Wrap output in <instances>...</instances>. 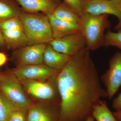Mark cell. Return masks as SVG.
Instances as JSON below:
<instances>
[{
  "mask_svg": "<svg viewBox=\"0 0 121 121\" xmlns=\"http://www.w3.org/2000/svg\"><path fill=\"white\" fill-rule=\"evenodd\" d=\"M60 97V121H85L94 107L108 98L86 48L71 59L57 76Z\"/></svg>",
  "mask_w": 121,
  "mask_h": 121,
  "instance_id": "1",
  "label": "cell"
},
{
  "mask_svg": "<svg viewBox=\"0 0 121 121\" xmlns=\"http://www.w3.org/2000/svg\"><path fill=\"white\" fill-rule=\"evenodd\" d=\"M107 14L94 15L83 13L80 16V32L86 42L87 50L94 51L103 45L105 32L111 26Z\"/></svg>",
  "mask_w": 121,
  "mask_h": 121,
  "instance_id": "2",
  "label": "cell"
},
{
  "mask_svg": "<svg viewBox=\"0 0 121 121\" xmlns=\"http://www.w3.org/2000/svg\"><path fill=\"white\" fill-rule=\"evenodd\" d=\"M28 45L48 43L53 39L47 15L22 12L19 16Z\"/></svg>",
  "mask_w": 121,
  "mask_h": 121,
  "instance_id": "3",
  "label": "cell"
},
{
  "mask_svg": "<svg viewBox=\"0 0 121 121\" xmlns=\"http://www.w3.org/2000/svg\"><path fill=\"white\" fill-rule=\"evenodd\" d=\"M0 91L20 109L27 111L31 105L20 83L10 74H2L0 80Z\"/></svg>",
  "mask_w": 121,
  "mask_h": 121,
  "instance_id": "4",
  "label": "cell"
},
{
  "mask_svg": "<svg viewBox=\"0 0 121 121\" xmlns=\"http://www.w3.org/2000/svg\"><path fill=\"white\" fill-rule=\"evenodd\" d=\"M60 71L51 68L43 64L17 67L10 74L17 81L41 80L50 79L58 74Z\"/></svg>",
  "mask_w": 121,
  "mask_h": 121,
  "instance_id": "5",
  "label": "cell"
},
{
  "mask_svg": "<svg viewBox=\"0 0 121 121\" xmlns=\"http://www.w3.org/2000/svg\"><path fill=\"white\" fill-rule=\"evenodd\" d=\"M57 75L53 77L50 82L32 80L19 82L27 92L33 97L43 100H55L58 97L60 98L57 86Z\"/></svg>",
  "mask_w": 121,
  "mask_h": 121,
  "instance_id": "6",
  "label": "cell"
},
{
  "mask_svg": "<svg viewBox=\"0 0 121 121\" xmlns=\"http://www.w3.org/2000/svg\"><path fill=\"white\" fill-rule=\"evenodd\" d=\"M108 98L111 99L121 86V52L115 53L109 62L108 70L101 76Z\"/></svg>",
  "mask_w": 121,
  "mask_h": 121,
  "instance_id": "7",
  "label": "cell"
},
{
  "mask_svg": "<svg viewBox=\"0 0 121 121\" xmlns=\"http://www.w3.org/2000/svg\"><path fill=\"white\" fill-rule=\"evenodd\" d=\"M83 13L114 15L121 23V0H82Z\"/></svg>",
  "mask_w": 121,
  "mask_h": 121,
  "instance_id": "8",
  "label": "cell"
},
{
  "mask_svg": "<svg viewBox=\"0 0 121 121\" xmlns=\"http://www.w3.org/2000/svg\"><path fill=\"white\" fill-rule=\"evenodd\" d=\"M48 44L56 51L71 57L86 47V39L80 32L53 39Z\"/></svg>",
  "mask_w": 121,
  "mask_h": 121,
  "instance_id": "9",
  "label": "cell"
},
{
  "mask_svg": "<svg viewBox=\"0 0 121 121\" xmlns=\"http://www.w3.org/2000/svg\"><path fill=\"white\" fill-rule=\"evenodd\" d=\"M46 43L28 45L16 50L13 56L17 67L43 63V55Z\"/></svg>",
  "mask_w": 121,
  "mask_h": 121,
  "instance_id": "10",
  "label": "cell"
},
{
  "mask_svg": "<svg viewBox=\"0 0 121 121\" xmlns=\"http://www.w3.org/2000/svg\"><path fill=\"white\" fill-rule=\"evenodd\" d=\"M27 121H60V105H31L27 110Z\"/></svg>",
  "mask_w": 121,
  "mask_h": 121,
  "instance_id": "11",
  "label": "cell"
},
{
  "mask_svg": "<svg viewBox=\"0 0 121 121\" xmlns=\"http://www.w3.org/2000/svg\"><path fill=\"white\" fill-rule=\"evenodd\" d=\"M26 12H42L46 15L52 14L60 4L59 0H14Z\"/></svg>",
  "mask_w": 121,
  "mask_h": 121,
  "instance_id": "12",
  "label": "cell"
},
{
  "mask_svg": "<svg viewBox=\"0 0 121 121\" xmlns=\"http://www.w3.org/2000/svg\"><path fill=\"white\" fill-rule=\"evenodd\" d=\"M47 15L49 19L51 27L53 39H59L80 32L79 24L58 19L54 17L52 14Z\"/></svg>",
  "mask_w": 121,
  "mask_h": 121,
  "instance_id": "13",
  "label": "cell"
},
{
  "mask_svg": "<svg viewBox=\"0 0 121 121\" xmlns=\"http://www.w3.org/2000/svg\"><path fill=\"white\" fill-rule=\"evenodd\" d=\"M71 58L56 51L48 44L44 52L43 63L49 67L60 71L67 65Z\"/></svg>",
  "mask_w": 121,
  "mask_h": 121,
  "instance_id": "14",
  "label": "cell"
},
{
  "mask_svg": "<svg viewBox=\"0 0 121 121\" xmlns=\"http://www.w3.org/2000/svg\"><path fill=\"white\" fill-rule=\"evenodd\" d=\"M1 31L5 45L9 49L17 50L28 45V40L24 31L2 30Z\"/></svg>",
  "mask_w": 121,
  "mask_h": 121,
  "instance_id": "15",
  "label": "cell"
},
{
  "mask_svg": "<svg viewBox=\"0 0 121 121\" xmlns=\"http://www.w3.org/2000/svg\"><path fill=\"white\" fill-rule=\"evenodd\" d=\"M52 14L54 17L63 21L78 24L80 22V16L64 3H60Z\"/></svg>",
  "mask_w": 121,
  "mask_h": 121,
  "instance_id": "16",
  "label": "cell"
},
{
  "mask_svg": "<svg viewBox=\"0 0 121 121\" xmlns=\"http://www.w3.org/2000/svg\"><path fill=\"white\" fill-rule=\"evenodd\" d=\"M22 12L12 0H0V22L19 17Z\"/></svg>",
  "mask_w": 121,
  "mask_h": 121,
  "instance_id": "17",
  "label": "cell"
},
{
  "mask_svg": "<svg viewBox=\"0 0 121 121\" xmlns=\"http://www.w3.org/2000/svg\"><path fill=\"white\" fill-rule=\"evenodd\" d=\"M91 115L96 121H117L106 102L102 100L94 107Z\"/></svg>",
  "mask_w": 121,
  "mask_h": 121,
  "instance_id": "18",
  "label": "cell"
},
{
  "mask_svg": "<svg viewBox=\"0 0 121 121\" xmlns=\"http://www.w3.org/2000/svg\"><path fill=\"white\" fill-rule=\"evenodd\" d=\"M20 109L0 91V121H7L11 113Z\"/></svg>",
  "mask_w": 121,
  "mask_h": 121,
  "instance_id": "19",
  "label": "cell"
},
{
  "mask_svg": "<svg viewBox=\"0 0 121 121\" xmlns=\"http://www.w3.org/2000/svg\"><path fill=\"white\" fill-rule=\"evenodd\" d=\"M114 32L108 30L105 34L103 45L112 46L121 50V29Z\"/></svg>",
  "mask_w": 121,
  "mask_h": 121,
  "instance_id": "20",
  "label": "cell"
},
{
  "mask_svg": "<svg viewBox=\"0 0 121 121\" xmlns=\"http://www.w3.org/2000/svg\"><path fill=\"white\" fill-rule=\"evenodd\" d=\"M0 30L24 31L23 24L19 17L0 22Z\"/></svg>",
  "mask_w": 121,
  "mask_h": 121,
  "instance_id": "21",
  "label": "cell"
},
{
  "mask_svg": "<svg viewBox=\"0 0 121 121\" xmlns=\"http://www.w3.org/2000/svg\"><path fill=\"white\" fill-rule=\"evenodd\" d=\"M64 3L79 16L83 13L82 0H63Z\"/></svg>",
  "mask_w": 121,
  "mask_h": 121,
  "instance_id": "22",
  "label": "cell"
},
{
  "mask_svg": "<svg viewBox=\"0 0 121 121\" xmlns=\"http://www.w3.org/2000/svg\"><path fill=\"white\" fill-rule=\"evenodd\" d=\"M27 111L20 109L11 113L6 121H27Z\"/></svg>",
  "mask_w": 121,
  "mask_h": 121,
  "instance_id": "23",
  "label": "cell"
},
{
  "mask_svg": "<svg viewBox=\"0 0 121 121\" xmlns=\"http://www.w3.org/2000/svg\"><path fill=\"white\" fill-rule=\"evenodd\" d=\"M112 107L116 111L121 109V93L118 96L113 99L112 102Z\"/></svg>",
  "mask_w": 121,
  "mask_h": 121,
  "instance_id": "24",
  "label": "cell"
},
{
  "mask_svg": "<svg viewBox=\"0 0 121 121\" xmlns=\"http://www.w3.org/2000/svg\"><path fill=\"white\" fill-rule=\"evenodd\" d=\"M8 60L6 55L2 52H0V67L4 65Z\"/></svg>",
  "mask_w": 121,
  "mask_h": 121,
  "instance_id": "25",
  "label": "cell"
},
{
  "mask_svg": "<svg viewBox=\"0 0 121 121\" xmlns=\"http://www.w3.org/2000/svg\"><path fill=\"white\" fill-rule=\"evenodd\" d=\"M113 113L117 121H121V109Z\"/></svg>",
  "mask_w": 121,
  "mask_h": 121,
  "instance_id": "26",
  "label": "cell"
},
{
  "mask_svg": "<svg viewBox=\"0 0 121 121\" xmlns=\"http://www.w3.org/2000/svg\"><path fill=\"white\" fill-rule=\"evenodd\" d=\"M5 45L4 41L2 36V33L0 30V48L4 47Z\"/></svg>",
  "mask_w": 121,
  "mask_h": 121,
  "instance_id": "27",
  "label": "cell"
},
{
  "mask_svg": "<svg viewBox=\"0 0 121 121\" xmlns=\"http://www.w3.org/2000/svg\"><path fill=\"white\" fill-rule=\"evenodd\" d=\"M85 121H95V119L92 115H91Z\"/></svg>",
  "mask_w": 121,
  "mask_h": 121,
  "instance_id": "28",
  "label": "cell"
},
{
  "mask_svg": "<svg viewBox=\"0 0 121 121\" xmlns=\"http://www.w3.org/2000/svg\"><path fill=\"white\" fill-rule=\"evenodd\" d=\"M115 30H118L121 29V23L119 25H116L115 27Z\"/></svg>",
  "mask_w": 121,
  "mask_h": 121,
  "instance_id": "29",
  "label": "cell"
},
{
  "mask_svg": "<svg viewBox=\"0 0 121 121\" xmlns=\"http://www.w3.org/2000/svg\"><path fill=\"white\" fill-rule=\"evenodd\" d=\"M2 74H3V73H0V80L1 79V78H2Z\"/></svg>",
  "mask_w": 121,
  "mask_h": 121,
  "instance_id": "30",
  "label": "cell"
}]
</instances>
